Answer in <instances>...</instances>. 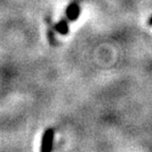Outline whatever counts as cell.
I'll use <instances>...</instances> for the list:
<instances>
[{
  "mask_svg": "<svg viewBox=\"0 0 152 152\" xmlns=\"http://www.w3.org/2000/svg\"><path fill=\"white\" fill-rule=\"evenodd\" d=\"M148 23H149L150 26H152V17H151V18L149 19V21H148Z\"/></svg>",
  "mask_w": 152,
  "mask_h": 152,
  "instance_id": "obj_4",
  "label": "cell"
},
{
  "mask_svg": "<svg viewBox=\"0 0 152 152\" xmlns=\"http://www.w3.org/2000/svg\"><path fill=\"white\" fill-rule=\"evenodd\" d=\"M54 135H55V131L53 128H48L45 131L42 138H41L40 152H52Z\"/></svg>",
  "mask_w": 152,
  "mask_h": 152,
  "instance_id": "obj_1",
  "label": "cell"
},
{
  "mask_svg": "<svg viewBox=\"0 0 152 152\" xmlns=\"http://www.w3.org/2000/svg\"><path fill=\"white\" fill-rule=\"evenodd\" d=\"M79 14H80V7L77 3H71L66 11V17L71 21H75L76 19L78 18Z\"/></svg>",
  "mask_w": 152,
  "mask_h": 152,
  "instance_id": "obj_2",
  "label": "cell"
},
{
  "mask_svg": "<svg viewBox=\"0 0 152 152\" xmlns=\"http://www.w3.org/2000/svg\"><path fill=\"white\" fill-rule=\"evenodd\" d=\"M55 28H56L57 32H59L62 35H66V34H68V32H69V26H68L66 20H64V19L60 20V21L55 26Z\"/></svg>",
  "mask_w": 152,
  "mask_h": 152,
  "instance_id": "obj_3",
  "label": "cell"
}]
</instances>
